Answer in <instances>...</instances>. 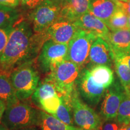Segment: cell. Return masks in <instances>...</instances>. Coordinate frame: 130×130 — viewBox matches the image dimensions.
<instances>
[{
	"label": "cell",
	"mask_w": 130,
	"mask_h": 130,
	"mask_svg": "<svg viewBox=\"0 0 130 130\" xmlns=\"http://www.w3.org/2000/svg\"><path fill=\"white\" fill-rule=\"evenodd\" d=\"M111 31L128 28V16L120 9L105 23Z\"/></svg>",
	"instance_id": "obj_24"
},
{
	"label": "cell",
	"mask_w": 130,
	"mask_h": 130,
	"mask_svg": "<svg viewBox=\"0 0 130 130\" xmlns=\"http://www.w3.org/2000/svg\"><path fill=\"white\" fill-rule=\"evenodd\" d=\"M90 71L92 79L97 85L108 89L113 83V71L106 65H95Z\"/></svg>",
	"instance_id": "obj_17"
},
{
	"label": "cell",
	"mask_w": 130,
	"mask_h": 130,
	"mask_svg": "<svg viewBox=\"0 0 130 130\" xmlns=\"http://www.w3.org/2000/svg\"><path fill=\"white\" fill-rule=\"evenodd\" d=\"M18 130H38V129H37L36 128H35L34 127H29V128H23V129H20Z\"/></svg>",
	"instance_id": "obj_37"
},
{
	"label": "cell",
	"mask_w": 130,
	"mask_h": 130,
	"mask_svg": "<svg viewBox=\"0 0 130 130\" xmlns=\"http://www.w3.org/2000/svg\"><path fill=\"white\" fill-rule=\"evenodd\" d=\"M80 69L78 65L66 59L50 72L48 76L54 82L60 95L71 98L73 92L76 89Z\"/></svg>",
	"instance_id": "obj_4"
},
{
	"label": "cell",
	"mask_w": 130,
	"mask_h": 130,
	"mask_svg": "<svg viewBox=\"0 0 130 130\" xmlns=\"http://www.w3.org/2000/svg\"><path fill=\"white\" fill-rule=\"evenodd\" d=\"M13 25L0 28V58L2 56L5 47L7 44L10 33Z\"/></svg>",
	"instance_id": "obj_27"
},
{
	"label": "cell",
	"mask_w": 130,
	"mask_h": 130,
	"mask_svg": "<svg viewBox=\"0 0 130 130\" xmlns=\"http://www.w3.org/2000/svg\"><path fill=\"white\" fill-rule=\"evenodd\" d=\"M20 101L9 105L5 110L1 123L9 130H18L39 125L40 111Z\"/></svg>",
	"instance_id": "obj_2"
},
{
	"label": "cell",
	"mask_w": 130,
	"mask_h": 130,
	"mask_svg": "<svg viewBox=\"0 0 130 130\" xmlns=\"http://www.w3.org/2000/svg\"><path fill=\"white\" fill-rule=\"evenodd\" d=\"M119 9L116 0H90L89 12L106 23Z\"/></svg>",
	"instance_id": "obj_16"
},
{
	"label": "cell",
	"mask_w": 130,
	"mask_h": 130,
	"mask_svg": "<svg viewBox=\"0 0 130 130\" xmlns=\"http://www.w3.org/2000/svg\"><path fill=\"white\" fill-rule=\"evenodd\" d=\"M129 92H130V91H129Z\"/></svg>",
	"instance_id": "obj_40"
},
{
	"label": "cell",
	"mask_w": 130,
	"mask_h": 130,
	"mask_svg": "<svg viewBox=\"0 0 130 130\" xmlns=\"http://www.w3.org/2000/svg\"><path fill=\"white\" fill-rule=\"evenodd\" d=\"M68 51V44L57 43L51 39L47 40L42 46L38 57L40 69L50 74L67 59Z\"/></svg>",
	"instance_id": "obj_8"
},
{
	"label": "cell",
	"mask_w": 130,
	"mask_h": 130,
	"mask_svg": "<svg viewBox=\"0 0 130 130\" xmlns=\"http://www.w3.org/2000/svg\"><path fill=\"white\" fill-rule=\"evenodd\" d=\"M74 22L78 28L92 32L108 42L111 32L109 28L104 21L90 13H86Z\"/></svg>",
	"instance_id": "obj_13"
},
{
	"label": "cell",
	"mask_w": 130,
	"mask_h": 130,
	"mask_svg": "<svg viewBox=\"0 0 130 130\" xmlns=\"http://www.w3.org/2000/svg\"><path fill=\"white\" fill-rule=\"evenodd\" d=\"M47 40L46 32L35 33L31 22L21 18L10 33L0 58V71L10 75L16 68L31 61Z\"/></svg>",
	"instance_id": "obj_1"
},
{
	"label": "cell",
	"mask_w": 130,
	"mask_h": 130,
	"mask_svg": "<svg viewBox=\"0 0 130 130\" xmlns=\"http://www.w3.org/2000/svg\"><path fill=\"white\" fill-rule=\"evenodd\" d=\"M116 58H121L123 61H125V62L127 64L128 67H129V68L130 69V54L125 55V56H122L121 57H116Z\"/></svg>",
	"instance_id": "obj_33"
},
{
	"label": "cell",
	"mask_w": 130,
	"mask_h": 130,
	"mask_svg": "<svg viewBox=\"0 0 130 130\" xmlns=\"http://www.w3.org/2000/svg\"><path fill=\"white\" fill-rule=\"evenodd\" d=\"M45 0H21V5L26 9L33 10Z\"/></svg>",
	"instance_id": "obj_28"
},
{
	"label": "cell",
	"mask_w": 130,
	"mask_h": 130,
	"mask_svg": "<svg viewBox=\"0 0 130 130\" xmlns=\"http://www.w3.org/2000/svg\"><path fill=\"white\" fill-rule=\"evenodd\" d=\"M90 0H66L62 5L59 19L74 22L89 12Z\"/></svg>",
	"instance_id": "obj_15"
},
{
	"label": "cell",
	"mask_w": 130,
	"mask_h": 130,
	"mask_svg": "<svg viewBox=\"0 0 130 130\" xmlns=\"http://www.w3.org/2000/svg\"><path fill=\"white\" fill-rule=\"evenodd\" d=\"M61 98L60 95H56L40 101L38 104L45 112L54 115L57 111L61 104Z\"/></svg>",
	"instance_id": "obj_26"
},
{
	"label": "cell",
	"mask_w": 130,
	"mask_h": 130,
	"mask_svg": "<svg viewBox=\"0 0 130 130\" xmlns=\"http://www.w3.org/2000/svg\"><path fill=\"white\" fill-rule=\"evenodd\" d=\"M53 1H56V2L58 3V4H59L60 5H61V6H62V5L64 4V3H65V1H66V0H53Z\"/></svg>",
	"instance_id": "obj_35"
},
{
	"label": "cell",
	"mask_w": 130,
	"mask_h": 130,
	"mask_svg": "<svg viewBox=\"0 0 130 130\" xmlns=\"http://www.w3.org/2000/svg\"><path fill=\"white\" fill-rule=\"evenodd\" d=\"M116 1H123V2H126L128 0H116Z\"/></svg>",
	"instance_id": "obj_39"
},
{
	"label": "cell",
	"mask_w": 130,
	"mask_h": 130,
	"mask_svg": "<svg viewBox=\"0 0 130 130\" xmlns=\"http://www.w3.org/2000/svg\"><path fill=\"white\" fill-rule=\"evenodd\" d=\"M108 43L115 58L130 54V30L125 28L111 31Z\"/></svg>",
	"instance_id": "obj_14"
},
{
	"label": "cell",
	"mask_w": 130,
	"mask_h": 130,
	"mask_svg": "<svg viewBox=\"0 0 130 130\" xmlns=\"http://www.w3.org/2000/svg\"><path fill=\"white\" fill-rule=\"evenodd\" d=\"M115 56L109 43L100 37H98L91 46L89 61L95 65L111 66Z\"/></svg>",
	"instance_id": "obj_12"
},
{
	"label": "cell",
	"mask_w": 130,
	"mask_h": 130,
	"mask_svg": "<svg viewBox=\"0 0 130 130\" xmlns=\"http://www.w3.org/2000/svg\"><path fill=\"white\" fill-rule=\"evenodd\" d=\"M21 18L20 12L16 8L0 6V28L14 25Z\"/></svg>",
	"instance_id": "obj_23"
},
{
	"label": "cell",
	"mask_w": 130,
	"mask_h": 130,
	"mask_svg": "<svg viewBox=\"0 0 130 130\" xmlns=\"http://www.w3.org/2000/svg\"><path fill=\"white\" fill-rule=\"evenodd\" d=\"M56 95L60 94L54 82L48 75L43 81L39 82L31 97L32 101L38 104L40 101Z\"/></svg>",
	"instance_id": "obj_20"
},
{
	"label": "cell",
	"mask_w": 130,
	"mask_h": 130,
	"mask_svg": "<svg viewBox=\"0 0 130 130\" xmlns=\"http://www.w3.org/2000/svg\"><path fill=\"white\" fill-rule=\"evenodd\" d=\"M119 130H130V122L128 123H123L121 124Z\"/></svg>",
	"instance_id": "obj_34"
},
{
	"label": "cell",
	"mask_w": 130,
	"mask_h": 130,
	"mask_svg": "<svg viewBox=\"0 0 130 130\" xmlns=\"http://www.w3.org/2000/svg\"><path fill=\"white\" fill-rule=\"evenodd\" d=\"M0 100L9 106L18 102L15 91L10 78V75L0 71Z\"/></svg>",
	"instance_id": "obj_18"
},
{
	"label": "cell",
	"mask_w": 130,
	"mask_h": 130,
	"mask_svg": "<svg viewBox=\"0 0 130 130\" xmlns=\"http://www.w3.org/2000/svg\"><path fill=\"white\" fill-rule=\"evenodd\" d=\"M118 1L120 9L122 10L128 16H130V0H128L126 2H123V1Z\"/></svg>",
	"instance_id": "obj_31"
},
{
	"label": "cell",
	"mask_w": 130,
	"mask_h": 130,
	"mask_svg": "<svg viewBox=\"0 0 130 130\" xmlns=\"http://www.w3.org/2000/svg\"><path fill=\"white\" fill-rule=\"evenodd\" d=\"M76 89L81 96L87 103L96 105L105 95L107 89L97 85L91 76L90 71L82 69L76 83Z\"/></svg>",
	"instance_id": "obj_9"
},
{
	"label": "cell",
	"mask_w": 130,
	"mask_h": 130,
	"mask_svg": "<svg viewBox=\"0 0 130 130\" xmlns=\"http://www.w3.org/2000/svg\"><path fill=\"white\" fill-rule=\"evenodd\" d=\"M74 123L82 130H100L103 122L92 108L84 103L75 89L71 96Z\"/></svg>",
	"instance_id": "obj_6"
},
{
	"label": "cell",
	"mask_w": 130,
	"mask_h": 130,
	"mask_svg": "<svg viewBox=\"0 0 130 130\" xmlns=\"http://www.w3.org/2000/svg\"><path fill=\"white\" fill-rule=\"evenodd\" d=\"M123 92L118 86L107 89L101 106V116L104 121H112L116 119L119 108L125 96Z\"/></svg>",
	"instance_id": "obj_10"
},
{
	"label": "cell",
	"mask_w": 130,
	"mask_h": 130,
	"mask_svg": "<svg viewBox=\"0 0 130 130\" xmlns=\"http://www.w3.org/2000/svg\"><path fill=\"white\" fill-rule=\"evenodd\" d=\"M128 28L130 30V16H128Z\"/></svg>",
	"instance_id": "obj_38"
},
{
	"label": "cell",
	"mask_w": 130,
	"mask_h": 130,
	"mask_svg": "<svg viewBox=\"0 0 130 130\" xmlns=\"http://www.w3.org/2000/svg\"><path fill=\"white\" fill-rule=\"evenodd\" d=\"M119 123L110 121H105L102 123L100 130H119Z\"/></svg>",
	"instance_id": "obj_29"
},
{
	"label": "cell",
	"mask_w": 130,
	"mask_h": 130,
	"mask_svg": "<svg viewBox=\"0 0 130 130\" xmlns=\"http://www.w3.org/2000/svg\"><path fill=\"white\" fill-rule=\"evenodd\" d=\"M6 107H7V105H6V103L0 100V124L2 122L3 117V115H4L5 110L6 109Z\"/></svg>",
	"instance_id": "obj_32"
},
{
	"label": "cell",
	"mask_w": 130,
	"mask_h": 130,
	"mask_svg": "<svg viewBox=\"0 0 130 130\" xmlns=\"http://www.w3.org/2000/svg\"><path fill=\"white\" fill-rule=\"evenodd\" d=\"M97 36L92 32L78 29L68 44L67 59L83 69L89 61L91 46Z\"/></svg>",
	"instance_id": "obj_5"
},
{
	"label": "cell",
	"mask_w": 130,
	"mask_h": 130,
	"mask_svg": "<svg viewBox=\"0 0 130 130\" xmlns=\"http://www.w3.org/2000/svg\"><path fill=\"white\" fill-rule=\"evenodd\" d=\"M115 70L125 92L130 91V69L127 64L121 58H115L114 60Z\"/></svg>",
	"instance_id": "obj_22"
},
{
	"label": "cell",
	"mask_w": 130,
	"mask_h": 130,
	"mask_svg": "<svg viewBox=\"0 0 130 130\" xmlns=\"http://www.w3.org/2000/svg\"><path fill=\"white\" fill-rule=\"evenodd\" d=\"M39 126L42 130H82L74 125H69L45 111H40Z\"/></svg>",
	"instance_id": "obj_19"
},
{
	"label": "cell",
	"mask_w": 130,
	"mask_h": 130,
	"mask_svg": "<svg viewBox=\"0 0 130 130\" xmlns=\"http://www.w3.org/2000/svg\"><path fill=\"white\" fill-rule=\"evenodd\" d=\"M10 78L19 101L28 99L35 92L39 83L37 71L31 64V61L16 68L10 74Z\"/></svg>",
	"instance_id": "obj_3"
},
{
	"label": "cell",
	"mask_w": 130,
	"mask_h": 130,
	"mask_svg": "<svg viewBox=\"0 0 130 130\" xmlns=\"http://www.w3.org/2000/svg\"><path fill=\"white\" fill-rule=\"evenodd\" d=\"M61 6L53 0H45L32 10L30 20L35 33L45 32L59 19Z\"/></svg>",
	"instance_id": "obj_7"
},
{
	"label": "cell",
	"mask_w": 130,
	"mask_h": 130,
	"mask_svg": "<svg viewBox=\"0 0 130 130\" xmlns=\"http://www.w3.org/2000/svg\"><path fill=\"white\" fill-rule=\"evenodd\" d=\"M21 3V0H0V6L16 8Z\"/></svg>",
	"instance_id": "obj_30"
},
{
	"label": "cell",
	"mask_w": 130,
	"mask_h": 130,
	"mask_svg": "<svg viewBox=\"0 0 130 130\" xmlns=\"http://www.w3.org/2000/svg\"><path fill=\"white\" fill-rule=\"evenodd\" d=\"M61 98L60 105L56 113L53 116L66 124L74 125V121L71 105V98H67L62 96H61Z\"/></svg>",
	"instance_id": "obj_21"
},
{
	"label": "cell",
	"mask_w": 130,
	"mask_h": 130,
	"mask_svg": "<svg viewBox=\"0 0 130 130\" xmlns=\"http://www.w3.org/2000/svg\"><path fill=\"white\" fill-rule=\"evenodd\" d=\"M125 92V96L119 108L116 117L119 124L130 122V92Z\"/></svg>",
	"instance_id": "obj_25"
},
{
	"label": "cell",
	"mask_w": 130,
	"mask_h": 130,
	"mask_svg": "<svg viewBox=\"0 0 130 130\" xmlns=\"http://www.w3.org/2000/svg\"><path fill=\"white\" fill-rule=\"evenodd\" d=\"M0 130H9V129H8L6 126H5L4 125L2 124V123H1V124H0Z\"/></svg>",
	"instance_id": "obj_36"
},
{
	"label": "cell",
	"mask_w": 130,
	"mask_h": 130,
	"mask_svg": "<svg viewBox=\"0 0 130 130\" xmlns=\"http://www.w3.org/2000/svg\"><path fill=\"white\" fill-rule=\"evenodd\" d=\"M78 29L74 22L59 19L50 26L46 31V35L48 40L69 44Z\"/></svg>",
	"instance_id": "obj_11"
}]
</instances>
